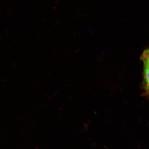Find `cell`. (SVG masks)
<instances>
[{
	"mask_svg": "<svg viewBox=\"0 0 149 149\" xmlns=\"http://www.w3.org/2000/svg\"><path fill=\"white\" fill-rule=\"evenodd\" d=\"M144 76L146 81V86L148 91H149V66L144 65Z\"/></svg>",
	"mask_w": 149,
	"mask_h": 149,
	"instance_id": "cell-1",
	"label": "cell"
},
{
	"mask_svg": "<svg viewBox=\"0 0 149 149\" xmlns=\"http://www.w3.org/2000/svg\"><path fill=\"white\" fill-rule=\"evenodd\" d=\"M149 57V49L144 52L143 53L142 55V58H145Z\"/></svg>",
	"mask_w": 149,
	"mask_h": 149,
	"instance_id": "cell-2",
	"label": "cell"
},
{
	"mask_svg": "<svg viewBox=\"0 0 149 149\" xmlns=\"http://www.w3.org/2000/svg\"><path fill=\"white\" fill-rule=\"evenodd\" d=\"M142 60L143 61L144 65L149 66V57L142 58Z\"/></svg>",
	"mask_w": 149,
	"mask_h": 149,
	"instance_id": "cell-3",
	"label": "cell"
}]
</instances>
